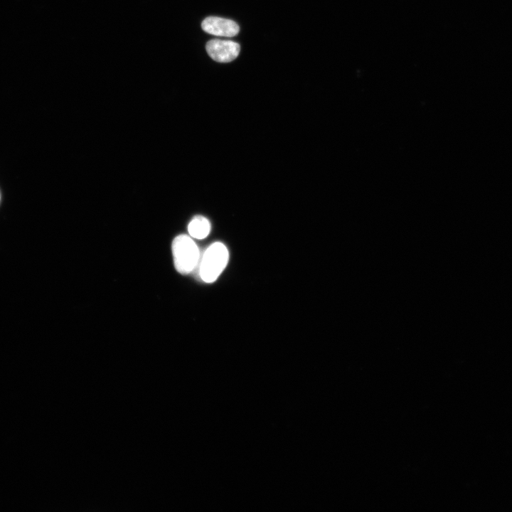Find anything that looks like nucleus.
<instances>
[{"instance_id":"2","label":"nucleus","mask_w":512,"mask_h":512,"mask_svg":"<svg viewBox=\"0 0 512 512\" xmlns=\"http://www.w3.org/2000/svg\"><path fill=\"white\" fill-rule=\"evenodd\" d=\"M172 254L175 268L182 274L191 272L200 260L198 247L191 237L186 235H179L174 239Z\"/></svg>"},{"instance_id":"3","label":"nucleus","mask_w":512,"mask_h":512,"mask_svg":"<svg viewBox=\"0 0 512 512\" xmlns=\"http://www.w3.org/2000/svg\"><path fill=\"white\" fill-rule=\"evenodd\" d=\"M206 50L209 56L220 63H228L235 60L239 55L240 45L232 41L213 39L206 43Z\"/></svg>"},{"instance_id":"5","label":"nucleus","mask_w":512,"mask_h":512,"mask_svg":"<svg viewBox=\"0 0 512 512\" xmlns=\"http://www.w3.org/2000/svg\"><path fill=\"white\" fill-rule=\"evenodd\" d=\"M210 230L209 220L204 216H194L188 225V231L193 238L202 240L206 238Z\"/></svg>"},{"instance_id":"1","label":"nucleus","mask_w":512,"mask_h":512,"mask_svg":"<svg viewBox=\"0 0 512 512\" xmlns=\"http://www.w3.org/2000/svg\"><path fill=\"white\" fill-rule=\"evenodd\" d=\"M229 260L226 246L215 242L204 252L201 260L199 274L201 279L207 283L215 282L225 268Z\"/></svg>"},{"instance_id":"4","label":"nucleus","mask_w":512,"mask_h":512,"mask_svg":"<svg viewBox=\"0 0 512 512\" xmlns=\"http://www.w3.org/2000/svg\"><path fill=\"white\" fill-rule=\"evenodd\" d=\"M203 30L210 34L233 37L239 32L238 25L233 21L217 16H208L201 23Z\"/></svg>"}]
</instances>
